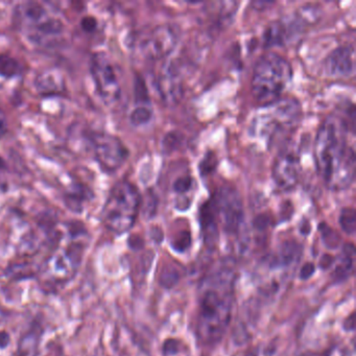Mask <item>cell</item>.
I'll return each instance as SVG.
<instances>
[{
	"label": "cell",
	"mask_w": 356,
	"mask_h": 356,
	"mask_svg": "<svg viewBox=\"0 0 356 356\" xmlns=\"http://www.w3.org/2000/svg\"><path fill=\"white\" fill-rule=\"evenodd\" d=\"M88 141L95 159L104 172H118L128 160V147L115 135L106 132H91L88 135Z\"/></svg>",
	"instance_id": "ba28073f"
},
{
	"label": "cell",
	"mask_w": 356,
	"mask_h": 356,
	"mask_svg": "<svg viewBox=\"0 0 356 356\" xmlns=\"http://www.w3.org/2000/svg\"><path fill=\"white\" fill-rule=\"evenodd\" d=\"M293 26H289V24H284L282 22H273L264 33V43L266 47H281L291 38V35L293 34Z\"/></svg>",
	"instance_id": "2e32d148"
},
{
	"label": "cell",
	"mask_w": 356,
	"mask_h": 356,
	"mask_svg": "<svg viewBox=\"0 0 356 356\" xmlns=\"http://www.w3.org/2000/svg\"><path fill=\"white\" fill-rule=\"evenodd\" d=\"M216 168V157L212 154H208L207 157L201 163L202 174H209Z\"/></svg>",
	"instance_id": "f546056e"
},
{
	"label": "cell",
	"mask_w": 356,
	"mask_h": 356,
	"mask_svg": "<svg viewBox=\"0 0 356 356\" xmlns=\"http://www.w3.org/2000/svg\"><path fill=\"white\" fill-rule=\"evenodd\" d=\"M135 99L138 106H147L149 103V93H147L145 81L139 76H137L135 81Z\"/></svg>",
	"instance_id": "603a6c76"
},
{
	"label": "cell",
	"mask_w": 356,
	"mask_h": 356,
	"mask_svg": "<svg viewBox=\"0 0 356 356\" xmlns=\"http://www.w3.org/2000/svg\"><path fill=\"white\" fill-rule=\"evenodd\" d=\"M216 216L222 228L230 234L241 231L243 224V207L241 195L234 187H220L213 200Z\"/></svg>",
	"instance_id": "30bf717a"
},
{
	"label": "cell",
	"mask_w": 356,
	"mask_h": 356,
	"mask_svg": "<svg viewBox=\"0 0 356 356\" xmlns=\"http://www.w3.org/2000/svg\"><path fill=\"white\" fill-rule=\"evenodd\" d=\"M354 124L343 116L330 115L322 122L314 141V162L318 175L331 191L347 189L355 176L356 156L349 135Z\"/></svg>",
	"instance_id": "6da1fadb"
},
{
	"label": "cell",
	"mask_w": 356,
	"mask_h": 356,
	"mask_svg": "<svg viewBox=\"0 0 356 356\" xmlns=\"http://www.w3.org/2000/svg\"><path fill=\"white\" fill-rule=\"evenodd\" d=\"M293 78V68L284 58L274 53L261 56L254 66L252 95L262 107L281 99Z\"/></svg>",
	"instance_id": "277c9868"
},
{
	"label": "cell",
	"mask_w": 356,
	"mask_h": 356,
	"mask_svg": "<svg viewBox=\"0 0 356 356\" xmlns=\"http://www.w3.org/2000/svg\"><path fill=\"white\" fill-rule=\"evenodd\" d=\"M97 20L93 16H85L81 20V28L85 33H93L97 29Z\"/></svg>",
	"instance_id": "f1b7e54d"
},
{
	"label": "cell",
	"mask_w": 356,
	"mask_h": 356,
	"mask_svg": "<svg viewBox=\"0 0 356 356\" xmlns=\"http://www.w3.org/2000/svg\"><path fill=\"white\" fill-rule=\"evenodd\" d=\"M339 225L347 234H354L356 226V214L353 208H343L339 216Z\"/></svg>",
	"instance_id": "7402d4cb"
},
{
	"label": "cell",
	"mask_w": 356,
	"mask_h": 356,
	"mask_svg": "<svg viewBox=\"0 0 356 356\" xmlns=\"http://www.w3.org/2000/svg\"><path fill=\"white\" fill-rule=\"evenodd\" d=\"M234 276L231 268H224L204 281L197 316V332L206 345L218 343L231 320Z\"/></svg>",
	"instance_id": "7a4b0ae2"
},
{
	"label": "cell",
	"mask_w": 356,
	"mask_h": 356,
	"mask_svg": "<svg viewBox=\"0 0 356 356\" xmlns=\"http://www.w3.org/2000/svg\"><path fill=\"white\" fill-rule=\"evenodd\" d=\"M156 89L168 106L176 105L181 101L184 93L183 80L175 63L170 62L163 66L156 80Z\"/></svg>",
	"instance_id": "4fadbf2b"
},
{
	"label": "cell",
	"mask_w": 356,
	"mask_h": 356,
	"mask_svg": "<svg viewBox=\"0 0 356 356\" xmlns=\"http://www.w3.org/2000/svg\"><path fill=\"white\" fill-rule=\"evenodd\" d=\"M180 31L174 24H160L143 37L140 49L149 60H161L170 56L178 44Z\"/></svg>",
	"instance_id": "8fae6325"
},
{
	"label": "cell",
	"mask_w": 356,
	"mask_h": 356,
	"mask_svg": "<svg viewBox=\"0 0 356 356\" xmlns=\"http://www.w3.org/2000/svg\"><path fill=\"white\" fill-rule=\"evenodd\" d=\"M93 356H99V355H93Z\"/></svg>",
	"instance_id": "836d02e7"
},
{
	"label": "cell",
	"mask_w": 356,
	"mask_h": 356,
	"mask_svg": "<svg viewBox=\"0 0 356 356\" xmlns=\"http://www.w3.org/2000/svg\"><path fill=\"white\" fill-rule=\"evenodd\" d=\"M320 231L322 233L323 241L328 248H337L339 243V237L330 227L326 224L320 225Z\"/></svg>",
	"instance_id": "cb8c5ba5"
},
{
	"label": "cell",
	"mask_w": 356,
	"mask_h": 356,
	"mask_svg": "<svg viewBox=\"0 0 356 356\" xmlns=\"http://www.w3.org/2000/svg\"><path fill=\"white\" fill-rule=\"evenodd\" d=\"M182 143V135L178 132H170L163 139V149L165 153L176 151Z\"/></svg>",
	"instance_id": "484cf974"
},
{
	"label": "cell",
	"mask_w": 356,
	"mask_h": 356,
	"mask_svg": "<svg viewBox=\"0 0 356 356\" xmlns=\"http://www.w3.org/2000/svg\"><path fill=\"white\" fill-rule=\"evenodd\" d=\"M83 250L80 243H72L55 250L43 264V278L53 283L70 280L78 272L82 261Z\"/></svg>",
	"instance_id": "9c48e42d"
},
{
	"label": "cell",
	"mask_w": 356,
	"mask_h": 356,
	"mask_svg": "<svg viewBox=\"0 0 356 356\" xmlns=\"http://www.w3.org/2000/svg\"><path fill=\"white\" fill-rule=\"evenodd\" d=\"M141 204L143 205V209H145V214L147 218H151L155 214L156 209H157V199L153 193H149L145 197V199H141Z\"/></svg>",
	"instance_id": "83f0119b"
},
{
	"label": "cell",
	"mask_w": 356,
	"mask_h": 356,
	"mask_svg": "<svg viewBox=\"0 0 356 356\" xmlns=\"http://www.w3.org/2000/svg\"><path fill=\"white\" fill-rule=\"evenodd\" d=\"M264 111L254 118L250 134L270 145L279 135L293 130L301 118V105L295 99H280L276 103L262 107Z\"/></svg>",
	"instance_id": "8992f818"
},
{
	"label": "cell",
	"mask_w": 356,
	"mask_h": 356,
	"mask_svg": "<svg viewBox=\"0 0 356 356\" xmlns=\"http://www.w3.org/2000/svg\"><path fill=\"white\" fill-rule=\"evenodd\" d=\"M354 258H355V250H354L353 245H345L341 264L337 266V270H335L337 279H343L349 276L350 273L353 270Z\"/></svg>",
	"instance_id": "ffe728a7"
},
{
	"label": "cell",
	"mask_w": 356,
	"mask_h": 356,
	"mask_svg": "<svg viewBox=\"0 0 356 356\" xmlns=\"http://www.w3.org/2000/svg\"><path fill=\"white\" fill-rule=\"evenodd\" d=\"M191 232L187 230H183L182 232L179 233V234L175 237L172 243V247L174 248L176 251L184 252L185 250L191 245Z\"/></svg>",
	"instance_id": "4316f807"
},
{
	"label": "cell",
	"mask_w": 356,
	"mask_h": 356,
	"mask_svg": "<svg viewBox=\"0 0 356 356\" xmlns=\"http://www.w3.org/2000/svg\"><path fill=\"white\" fill-rule=\"evenodd\" d=\"M90 72L95 90L106 105H116L122 97V84L118 70L105 53L93 54L90 60Z\"/></svg>",
	"instance_id": "52a82bcc"
},
{
	"label": "cell",
	"mask_w": 356,
	"mask_h": 356,
	"mask_svg": "<svg viewBox=\"0 0 356 356\" xmlns=\"http://www.w3.org/2000/svg\"><path fill=\"white\" fill-rule=\"evenodd\" d=\"M179 347H180V343L178 341L170 339L164 343V354L165 355H174V354L178 353Z\"/></svg>",
	"instance_id": "4dcf8cb0"
},
{
	"label": "cell",
	"mask_w": 356,
	"mask_h": 356,
	"mask_svg": "<svg viewBox=\"0 0 356 356\" xmlns=\"http://www.w3.org/2000/svg\"><path fill=\"white\" fill-rule=\"evenodd\" d=\"M141 199L138 188L133 183L120 181L114 184L102 210L104 226L115 234L128 232L136 222Z\"/></svg>",
	"instance_id": "5b68a950"
},
{
	"label": "cell",
	"mask_w": 356,
	"mask_h": 356,
	"mask_svg": "<svg viewBox=\"0 0 356 356\" xmlns=\"http://www.w3.org/2000/svg\"><path fill=\"white\" fill-rule=\"evenodd\" d=\"M202 231L208 247H213L218 238V216L213 202L208 201L202 206L200 211Z\"/></svg>",
	"instance_id": "9a60e30c"
},
{
	"label": "cell",
	"mask_w": 356,
	"mask_h": 356,
	"mask_svg": "<svg viewBox=\"0 0 356 356\" xmlns=\"http://www.w3.org/2000/svg\"><path fill=\"white\" fill-rule=\"evenodd\" d=\"M13 19L26 38L41 47L57 44L65 31L61 18L51 13L42 3L34 1L16 6Z\"/></svg>",
	"instance_id": "3957f363"
},
{
	"label": "cell",
	"mask_w": 356,
	"mask_h": 356,
	"mask_svg": "<svg viewBox=\"0 0 356 356\" xmlns=\"http://www.w3.org/2000/svg\"><path fill=\"white\" fill-rule=\"evenodd\" d=\"M153 110L149 106H137L130 115L131 124L134 127H141L151 122Z\"/></svg>",
	"instance_id": "44dd1931"
},
{
	"label": "cell",
	"mask_w": 356,
	"mask_h": 356,
	"mask_svg": "<svg viewBox=\"0 0 356 356\" xmlns=\"http://www.w3.org/2000/svg\"><path fill=\"white\" fill-rule=\"evenodd\" d=\"M301 164L297 151L286 149L281 151L273 164V179L281 191L295 188L299 181Z\"/></svg>",
	"instance_id": "7c38bea8"
},
{
	"label": "cell",
	"mask_w": 356,
	"mask_h": 356,
	"mask_svg": "<svg viewBox=\"0 0 356 356\" xmlns=\"http://www.w3.org/2000/svg\"><path fill=\"white\" fill-rule=\"evenodd\" d=\"M325 70L330 76H351L355 70L354 49L352 47H339L335 49L325 61Z\"/></svg>",
	"instance_id": "5bb4252c"
},
{
	"label": "cell",
	"mask_w": 356,
	"mask_h": 356,
	"mask_svg": "<svg viewBox=\"0 0 356 356\" xmlns=\"http://www.w3.org/2000/svg\"><path fill=\"white\" fill-rule=\"evenodd\" d=\"M24 72V65L16 58L0 54V76L6 79L17 78Z\"/></svg>",
	"instance_id": "d6986e66"
},
{
	"label": "cell",
	"mask_w": 356,
	"mask_h": 356,
	"mask_svg": "<svg viewBox=\"0 0 356 356\" xmlns=\"http://www.w3.org/2000/svg\"><path fill=\"white\" fill-rule=\"evenodd\" d=\"M179 278H180V274L178 270H175L172 266H166L160 277V282H161L162 286L170 289L178 282Z\"/></svg>",
	"instance_id": "d4e9b609"
},
{
	"label": "cell",
	"mask_w": 356,
	"mask_h": 356,
	"mask_svg": "<svg viewBox=\"0 0 356 356\" xmlns=\"http://www.w3.org/2000/svg\"><path fill=\"white\" fill-rule=\"evenodd\" d=\"M195 181L191 176L179 177L172 185V189L178 195L177 200V207L179 209L185 210L191 206V199L187 197L189 193L193 191Z\"/></svg>",
	"instance_id": "ac0fdd59"
},
{
	"label": "cell",
	"mask_w": 356,
	"mask_h": 356,
	"mask_svg": "<svg viewBox=\"0 0 356 356\" xmlns=\"http://www.w3.org/2000/svg\"><path fill=\"white\" fill-rule=\"evenodd\" d=\"M8 132V120L6 116L5 112L3 109H0V138L5 136L6 133Z\"/></svg>",
	"instance_id": "1f68e13d"
},
{
	"label": "cell",
	"mask_w": 356,
	"mask_h": 356,
	"mask_svg": "<svg viewBox=\"0 0 356 356\" xmlns=\"http://www.w3.org/2000/svg\"><path fill=\"white\" fill-rule=\"evenodd\" d=\"M37 90L39 92L47 95V93H59L64 89V81L61 74L54 70H47L37 76L35 80Z\"/></svg>",
	"instance_id": "e0dca14e"
},
{
	"label": "cell",
	"mask_w": 356,
	"mask_h": 356,
	"mask_svg": "<svg viewBox=\"0 0 356 356\" xmlns=\"http://www.w3.org/2000/svg\"><path fill=\"white\" fill-rule=\"evenodd\" d=\"M314 272V266L312 264H307L302 268L301 270V278L308 279Z\"/></svg>",
	"instance_id": "d6a6232c"
}]
</instances>
